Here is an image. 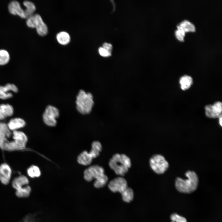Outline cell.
Wrapping results in <instances>:
<instances>
[{
  "mask_svg": "<svg viewBox=\"0 0 222 222\" xmlns=\"http://www.w3.org/2000/svg\"><path fill=\"white\" fill-rule=\"evenodd\" d=\"M187 178L183 179L177 177L175 180V186L179 192L185 194H191L195 191L198 188L199 180L198 175L194 171L189 170L185 172Z\"/></svg>",
  "mask_w": 222,
  "mask_h": 222,
  "instance_id": "6da1fadb",
  "label": "cell"
},
{
  "mask_svg": "<svg viewBox=\"0 0 222 222\" xmlns=\"http://www.w3.org/2000/svg\"><path fill=\"white\" fill-rule=\"evenodd\" d=\"M109 165L117 175L123 176L128 172L131 164L130 159L126 155L116 153L110 159Z\"/></svg>",
  "mask_w": 222,
  "mask_h": 222,
  "instance_id": "7a4b0ae2",
  "label": "cell"
},
{
  "mask_svg": "<svg viewBox=\"0 0 222 222\" xmlns=\"http://www.w3.org/2000/svg\"><path fill=\"white\" fill-rule=\"evenodd\" d=\"M76 109L80 113L84 115L89 113L94 104L92 94L80 90L76 96Z\"/></svg>",
  "mask_w": 222,
  "mask_h": 222,
  "instance_id": "3957f363",
  "label": "cell"
},
{
  "mask_svg": "<svg viewBox=\"0 0 222 222\" xmlns=\"http://www.w3.org/2000/svg\"><path fill=\"white\" fill-rule=\"evenodd\" d=\"M13 140L6 141L3 145V150L7 151L22 150L24 149L27 141L25 134L22 132L17 130L13 131Z\"/></svg>",
  "mask_w": 222,
  "mask_h": 222,
  "instance_id": "277c9868",
  "label": "cell"
},
{
  "mask_svg": "<svg viewBox=\"0 0 222 222\" xmlns=\"http://www.w3.org/2000/svg\"><path fill=\"white\" fill-rule=\"evenodd\" d=\"M149 163L152 169L158 174H162L168 169L169 164L164 157L160 154L152 155L149 160Z\"/></svg>",
  "mask_w": 222,
  "mask_h": 222,
  "instance_id": "5b68a950",
  "label": "cell"
},
{
  "mask_svg": "<svg viewBox=\"0 0 222 222\" xmlns=\"http://www.w3.org/2000/svg\"><path fill=\"white\" fill-rule=\"evenodd\" d=\"M26 24L29 27L35 28L38 34L41 36H44L48 33L47 25L38 14H34L27 18Z\"/></svg>",
  "mask_w": 222,
  "mask_h": 222,
  "instance_id": "8992f818",
  "label": "cell"
},
{
  "mask_svg": "<svg viewBox=\"0 0 222 222\" xmlns=\"http://www.w3.org/2000/svg\"><path fill=\"white\" fill-rule=\"evenodd\" d=\"M59 115V110L56 107L48 105L46 108L43 115L44 123L50 126H55L57 123L56 119Z\"/></svg>",
  "mask_w": 222,
  "mask_h": 222,
  "instance_id": "52a82bcc",
  "label": "cell"
},
{
  "mask_svg": "<svg viewBox=\"0 0 222 222\" xmlns=\"http://www.w3.org/2000/svg\"><path fill=\"white\" fill-rule=\"evenodd\" d=\"M108 187L113 192H118L121 193L128 187L127 183L122 177H117L109 182Z\"/></svg>",
  "mask_w": 222,
  "mask_h": 222,
  "instance_id": "ba28073f",
  "label": "cell"
},
{
  "mask_svg": "<svg viewBox=\"0 0 222 222\" xmlns=\"http://www.w3.org/2000/svg\"><path fill=\"white\" fill-rule=\"evenodd\" d=\"M205 109L206 115L208 117L216 118L222 115V105L220 102H216L213 105H207Z\"/></svg>",
  "mask_w": 222,
  "mask_h": 222,
  "instance_id": "9c48e42d",
  "label": "cell"
},
{
  "mask_svg": "<svg viewBox=\"0 0 222 222\" xmlns=\"http://www.w3.org/2000/svg\"><path fill=\"white\" fill-rule=\"evenodd\" d=\"M8 9L11 14L18 15L22 18L27 19L25 9L22 8L20 4L17 1L11 2L8 5Z\"/></svg>",
  "mask_w": 222,
  "mask_h": 222,
  "instance_id": "30bf717a",
  "label": "cell"
},
{
  "mask_svg": "<svg viewBox=\"0 0 222 222\" xmlns=\"http://www.w3.org/2000/svg\"><path fill=\"white\" fill-rule=\"evenodd\" d=\"M17 92L18 89L13 84H7L4 86H0V99H6L11 98L13 94L10 92Z\"/></svg>",
  "mask_w": 222,
  "mask_h": 222,
  "instance_id": "8fae6325",
  "label": "cell"
},
{
  "mask_svg": "<svg viewBox=\"0 0 222 222\" xmlns=\"http://www.w3.org/2000/svg\"><path fill=\"white\" fill-rule=\"evenodd\" d=\"M11 171L9 166L4 163L0 165V181L4 185L9 182L11 176Z\"/></svg>",
  "mask_w": 222,
  "mask_h": 222,
  "instance_id": "7c38bea8",
  "label": "cell"
},
{
  "mask_svg": "<svg viewBox=\"0 0 222 222\" xmlns=\"http://www.w3.org/2000/svg\"><path fill=\"white\" fill-rule=\"evenodd\" d=\"M11 133L7 125L0 123V148L3 150V145L7 138L10 137Z\"/></svg>",
  "mask_w": 222,
  "mask_h": 222,
  "instance_id": "4fadbf2b",
  "label": "cell"
},
{
  "mask_svg": "<svg viewBox=\"0 0 222 222\" xmlns=\"http://www.w3.org/2000/svg\"><path fill=\"white\" fill-rule=\"evenodd\" d=\"M29 180L26 177L21 175L15 178L12 182V186L16 190L27 185Z\"/></svg>",
  "mask_w": 222,
  "mask_h": 222,
  "instance_id": "5bb4252c",
  "label": "cell"
},
{
  "mask_svg": "<svg viewBox=\"0 0 222 222\" xmlns=\"http://www.w3.org/2000/svg\"><path fill=\"white\" fill-rule=\"evenodd\" d=\"M87 169L93 179H97L105 175L104 169L102 166L99 165H92Z\"/></svg>",
  "mask_w": 222,
  "mask_h": 222,
  "instance_id": "9a60e30c",
  "label": "cell"
},
{
  "mask_svg": "<svg viewBox=\"0 0 222 222\" xmlns=\"http://www.w3.org/2000/svg\"><path fill=\"white\" fill-rule=\"evenodd\" d=\"M12 106L8 104L0 105V120H3L7 117L11 116L13 113Z\"/></svg>",
  "mask_w": 222,
  "mask_h": 222,
  "instance_id": "2e32d148",
  "label": "cell"
},
{
  "mask_svg": "<svg viewBox=\"0 0 222 222\" xmlns=\"http://www.w3.org/2000/svg\"><path fill=\"white\" fill-rule=\"evenodd\" d=\"M26 124L25 121L21 118H16L10 121L7 125L10 130L13 131L24 127Z\"/></svg>",
  "mask_w": 222,
  "mask_h": 222,
  "instance_id": "e0dca14e",
  "label": "cell"
},
{
  "mask_svg": "<svg viewBox=\"0 0 222 222\" xmlns=\"http://www.w3.org/2000/svg\"><path fill=\"white\" fill-rule=\"evenodd\" d=\"M177 29L181 30L185 33L188 32H194L195 28L194 25L187 20H184L177 25Z\"/></svg>",
  "mask_w": 222,
  "mask_h": 222,
  "instance_id": "ac0fdd59",
  "label": "cell"
},
{
  "mask_svg": "<svg viewBox=\"0 0 222 222\" xmlns=\"http://www.w3.org/2000/svg\"><path fill=\"white\" fill-rule=\"evenodd\" d=\"M92 158L89 153L84 151L80 154L77 157V161L81 165L87 166L91 163Z\"/></svg>",
  "mask_w": 222,
  "mask_h": 222,
  "instance_id": "d6986e66",
  "label": "cell"
},
{
  "mask_svg": "<svg viewBox=\"0 0 222 222\" xmlns=\"http://www.w3.org/2000/svg\"><path fill=\"white\" fill-rule=\"evenodd\" d=\"M102 149L101 143L98 141H94L92 144V149L89 154L93 158L98 156Z\"/></svg>",
  "mask_w": 222,
  "mask_h": 222,
  "instance_id": "ffe728a7",
  "label": "cell"
},
{
  "mask_svg": "<svg viewBox=\"0 0 222 222\" xmlns=\"http://www.w3.org/2000/svg\"><path fill=\"white\" fill-rule=\"evenodd\" d=\"M179 83L181 89L185 90L189 88L193 83L192 77L188 75H184L179 80Z\"/></svg>",
  "mask_w": 222,
  "mask_h": 222,
  "instance_id": "44dd1931",
  "label": "cell"
},
{
  "mask_svg": "<svg viewBox=\"0 0 222 222\" xmlns=\"http://www.w3.org/2000/svg\"><path fill=\"white\" fill-rule=\"evenodd\" d=\"M56 38L58 42L63 45L68 44L70 40L69 35L65 31H61L58 33L56 35Z\"/></svg>",
  "mask_w": 222,
  "mask_h": 222,
  "instance_id": "7402d4cb",
  "label": "cell"
},
{
  "mask_svg": "<svg viewBox=\"0 0 222 222\" xmlns=\"http://www.w3.org/2000/svg\"><path fill=\"white\" fill-rule=\"evenodd\" d=\"M23 4L25 7V12L27 19L34 14L36 10V7L32 2L28 1H24Z\"/></svg>",
  "mask_w": 222,
  "mask_h": 222,
  "instance_id": "603a6c76",
  "label": "cell"
},
{
  "mask_svg": "<svg viewBox=\"0 0 222 222\" xmlns=\"http://www.w3.org/2000/svg\"><path fill=\"white\" fill-rule=\"evenodd\" d=\"M123 200L126 202L129 203L134 198V192L130 188L127 187L121 193Z\"/></svg>",
  "mask_w": 222,
  "mask_h": 222,
  "instance_id": "cb8c5ba5",
  "label": "cell"
},
{
  "mask_svg": "<svg viewBox=\"0 0 222 222\" xmlns=\"http://www.w3.org/2000/svg\"><path fill=\"white\" fill-rule=\"evenodd\" d=\"M31 188L29 185L16 190L15 194L19 198H26L28 197L31 192Z\"/></svg>",
  "mask_w": 222,
  "mask_h": 222,
  "instance_id": "d4e9b609",
  "label": "cell"
},
{
  "mask_svg": "<svg viewBox=\"0 0 222 222\" xmlns=\"http://www.w3.org/2000/svg\"><path fill=\"white\" fill-rule=\"evenodd\" d=\"M28 175L31 178L39 177L41 175V172L39 168L35 165H32L27 170Z\"/></svg>",
  "mask_w": 222,
  "mask_h": 222,
  "instance_id": "484cf974",
  "label": "cell"
},
{
  "mask_svg": "<svg viewBox=\"0 0 222 222\" xmlns=\"http://www.w3.org/2000/svg\"><path fill=\"white\" fill-rule=\"evenodd\" d=\"M10 59V55L7 51L5 50H0V65L6 64L9 62Z\"/></svg>",
  "mask_w": 222,
  "mask_h": 222,
  "instance_id": "4316f807",
  "label": "cell"
},
{
  "mask_svg": "<svg viewBox=\"0 0 222 222\" xmlns=\"http://www.w3.org/2000/svg\"><path fill=\"white\" fill-rule=\"evenodd\" d=\"M108 180L107 176L105 174L102 177L96 179L94 182V185L97 188L102 187L106 185Z\"/></svg>",
  "mask_w": 222,
  "mask_h": 222,
  "instance_id": "83f0119b",
  "label": "cell"
},
{
  "mask_svg": "<svg viewBox=\"0 0 222 222\" xmlns=\"http://www.w3.org/2000/svg\"><path fill=\"white\" fill-rule=\"evenodd\" d=\"M170 218L171 222H187L185 218L176 213L171 214Z\"/></svg>",
  "mask_w": 222,
  "mask_h": 222,
  "instance_id": "f1b7e54d",
  "label": "cell"
},
{
  "mask_svg": "<svg viewBox=\"0 0 222 222\" xmlns=\"http://www.w3.org/2000/svg\"><path fill=\"white\" fill-rule=\"evenodd\" d=\"M185 33L183 31L177 29L175 31V35L176 38L179 41L183 42L184 40Z\"/></svg>",
  "mask_w": 222,
  "mask_h": 222,
  "instance_id": "f546056e",
  "label": "cell"
},
{
  "mask_svg": "<svg viewBox=\"0 0 222 222\" xmlns=\"http://www.w3.org/2000/svg\"><path fill=\"white\" fill-rule=\"evenodd\" d=\"M98 52L100 55L104 57H107L111 55V54L109 53L102 47H100L98 49Z\"/></svg>",
  "mask_w": 222,
  "mask_h": 222,
  "instance_id": "4dcf8cb0",
  "label": "cell"
},
{
  "mask_svg": "<svg viewBox=\"0 0 222 222\" xmlns=\"http://www.w3.org/2000/svg\"><path fill=\"white\" fill-rule=\"evenodd\" d=\"M84 178L88 182L91 181L93 179L88 169L84 171Z\"/></svg>",
  "mask_w": 222,
  "mask_h": 222,
  "instance_id": "1f68e13d",
  "label": "cell"
},
{
  "mask_svg": "<svg viewBox=\"0 0 222 222\" xmlns=\"http://www.w3.org/2000/svg\"><path fill=\"white\" fill-rule=\"evenodd\" d=\"M102 47L111 53L112 49V46L111 44L105 43L103 44Z\"/></svg>",
  "mask_w": 222,
  "mask_h": 222,
  "instance_id": "d6a6232c",
  "label": "cell"
},
{
  "mask_svg": "<svg viewBox=\"0 0 222 222\" xmlns=\"http://www.w3.org/2000/svg\"><path fill=\"white\" fill-rule=\"evenodd\" d=\"M219 123L221 126H222V115L219 117Z\"/></svg>",
  "mask_w": 222,
  "mask_h": 222,
  "instance_id": "836d02e7",
  "label": "cell"
}]
</instances>
